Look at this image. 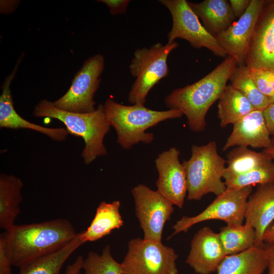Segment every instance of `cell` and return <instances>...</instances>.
Masks as SVG:
<instances>
[{
    "instance_id": "cell-1",
    "label": "cell",
    "mask_w": 274,
    "mask_h": 274,
    "mask_svg": "<svg viewBox=\"0 0 274 274\" xmlns=\"http://www.w3.org/2000/svg\"><path fill=\"white\" fill-rule=\"evenodd\" d=\"M12 266L19 268L57 251L75 238L78 233L65 219L15 225L5 231Z\"/></svg>"
},
{
    "instance_id": "cell-2",
    "label": "cell",
    "mask_w": 274,
    "mask_h": 274,
    "mask_svg": "<svg viewBox=\"0 0 274 274\" xmlns=\"http://www.w3.org/2000/svg\"><path fill=\"white\" fill-rule=\"evenodd\" d=\"M236 65V59L227 56L199 80L172 91L165 97V105L169 109L179 110L185 115L192 131H202L207 125L206 116L209 109L219 99Z\"/></svg>"
},
{
    "instance_id": "cell-3",
    "label": "cell",
    "mask_w": 274,
    "mask_h": 274,
    "mask_svg": "<svg viewBox=\"0 0 274 274\" xmlns=\"http://www.w3.org/2000/svg\"><path fill=\"white\" fill-rule=\"evenodd\" d=\"M106 119L116 130L117 142L123 149H130L140 142L149 144L154 140L153 133L146 131L161 122L181 118L179 110L155 111L142 105H123L108 98L103 105Z\"/></svg>"
},
{
    "instance_id": "cell-4",
    "label": "cell",
    "mask_w": 274,
    "mask_h": 274,
    "mask_svg": "<svg viewBox=\"0 0 274 274\" xmlns=\"http://www.w3.org/2000/svg\"><path fill=\"white\" fill-rule=\"evenodd\" d=\"M33 115L58 120L64 124L68 133L81 137L85 142L82 157L86 164L98 156L107 155L103 142L111 126L106 119L103 105L99 104L92 112L79 113L58 109L53 102L43 99L35 106Z\"/></svg>"
},
{
    "instance_id": "cell-5",
    "label": "cell",
    "mask_w": 274,
    "mask_h": 274,
    "mask_svg": "<svg viewBox=\"0 0 274 274\" xmlns=\"http://www.w3.org/2000/svg\"><path fill=\"white\" fill-rule=\"evenodd\" d=\"M226 161L219 155L216 141L193 145L190 158L183 162L187 182V199L200 200L204 195L217 196L226 190L222 181Z\"/></svg>"
},
{
    "instance_id": "cell-6",
    "label": "cell",
    "mask_w": 274,
    "mask_h": 274,
    "mask_svg": "<svg viewBox=\"0 0 274 274\" xmlns=\"http://www.w3.org/2000/svg\"><path fill=\"white\" fill-rule=\"evenodd\" d=\"M178 46L176 41L164 45L158 42L134 51L129 65L130 74L135 78L128 93L130 104L144 105L150 91L168 75L167 58Z\"/></svg>"
},
{
    "instance_id": "cell-7",
    "label": "cell",
    "mask_w": 274,
    "mask_h": 274,
    "mask_svg": "<svg viewBox=\"0 0 274 274\" xmlns=\"http://www.w3.org/2000/svg\"><path fill=\"white\" fill-rule=\"evenodd\" d=\"M175 250L144 238H135L128 243V250L120 263L122 274H178Z\"/></svg>"
},
{
    "instance_id": "cell-8",
    "label": "cell",
    "mask_w": 274,
    "mask_h": 274,
    "mask_svg": "<svg viewBox=\"0 0 274 274\" xmlns=\"http://www.w3.org/2000/svg\"><path fill=\"white\" fill-rule=\"evenodd\" d=\"M169 11L172 27L167 34L168 42L181 39L195 48H206L221 57H227L225 50L216 39L200 23L199 18L186 0H159Z\"/></svg>"
},
{
    "instance_id": "cell-9",
    "label": "cell",
    "mask_w": 274,
    "mask_h": 274,
    "mask_svg": "<svg viewBox=\"0 0 274 274\" xmlns=\"http://www.w3.org/2000/svg\"><path fill=\"white\" fill-rule=\"evenodd\" d=\"M252 191L251 186L239 189H226L199 214L192 217L184 216L177 221L169 238L179 233L187 232L192 226L208 220H219L229 225L243 224Z\"/></svg>"
},
{
    "instance_id": "cell-10",
    "label": "cell",
    "mask_w": 274,
    "mask_h": 274,
    "mask_svg": "<svg viewBox=\"0 0 274 274\" xmlns=\"http://www.w3.org/2000/svg\"><path fill=\"white\" fill-rule=\"evenodd\" d=\"M105 59L99 54L86 59L77 73L67 92L53 102L58 109L79 113H91L96 109L93 97L104 71Z\"/></svg>"
},
{
    "instance_id": "cell-11",
    "label": "cell",
    "mask_w": 274,
    "mask_h": 274,
    "mask_svg": "<svg viewBox=\"0 0 274 274\" xmlns=\"http://www.w3.org/2000/svg\"><path fill=\"white\" fill-rule=\"evenodd\" d=\"M135 215L143 231L144 239L161 243L164 225L174 211V204L157 190L143 184L131 190Z\"/></svg>"
},
{
    "instance_id": "cell-12",
    "label": "cell",
    "mask_w": 274,
    "mask_h": 274,
    "mask_svg": "<svg viewBox=\"0 0 274 274\" xmlns=\"http://www.w3.org/2000/svg\"><path fill=\"white\" fill-rule=\"evenodd\" d=\"M180 151L176 147L159 154L155 160L158 173L157 190L180 209L183 207L187 193L186 175L179 160Z\"/></svg>"
},
{
    "instance_id": "cell-13",
    "label": "cell",
    "mask_w": 274,
    "mask_h": 274,
    "mask_svg": "<svg viewBox=\"0 0 274 274\" xmlns=\"http://www.w3.org/2000/svg\"><path fill=\"white\" fill-rule=\"evenodd\" d=\"M265 1L252 0L245 13L226 30L215 38L226 52L234 57L237 66L245 65L250 42Z\"/></svg>"
},
{
    "instance_id": "cell-14",
    "label": "cell",
    "mask_w": 274,
    "mask_h": 274,
    "mask_svg": "<svg viewBox=\"0 0 274 274\" xmlns=\"http://www.w3.org/2000/svg\"><path fill=\"white\" fill-rule=\"evenodd\" d=\"M245 64L251 68L274 71V2H270L265 8L263 7L258 17Z\"/></svg>"
},
{
    "instance_id": "cell-15",
    "label": "cell",
    "mask_w": 274,
    "mask_h": 274,
    "mask_svg": "<svg viewBox=\"0 0 274 274\" xmlns=\"http://www.w3.org/2000/svg\"><path fill=\"white\" fill-rule=\"evenodd\" d=\"M226 256L219 234L204 226L193 236L186 262L197 274H211Z\"/></svg>"
},
{
    "instance_id": "cell-16",
    "label": "cell",
    "mask_w": 274,
    "mask_h": 274,
    "mask_svg": "<svg viewBox=\"0 0 274 274\" xmlns=\"http://www.w3.org/2000/svg\"><path fill=\"white\" fill-rule=\"evenodd\" d=\"M270 136L263 111L254 110L233 124L222 150L237 146L264 149L270 145Z\"/></svg>"
},
{
    "instance_id": "cell-17",
    "label": "cell",
    "mask_w": 274,
    "mask_h": 274,
    "mask_svg": "<svg viewBox=\"0 0 274 274\" xmlns=\"http://www.w3.org/2000/svg\"><path fill=\"white\" fill-rule=\"evenodd\" d=\"M21 60L20 59L18 60L13 71L7 77L2 85L0 95V127L31 129L45 134L54 141H64L68 134L66 128H49L32 123L23 118L15 111L10 85Z\"/></svg>"
},
{
    "instance_id": "cell-18",
    "label": "cell",
    "mask_w": 274,
    "mask_h": 274,
    "mask_svg": "<svg viewBox=\"0 0 274 274\" xmlns=\"http://www.w3.org/2000/svg\"><path fill=\"white\" fill-rule=\"evenodd\" d=\"M245 220L255 231V246L263 247V234L274 220V182L258 185L250 195Z\"/></svg>"
},
{
    "instance_id": "cell-19",
    "label": "cell",
    "mask_w": 274,
    "mask_h": 274,
    "mask_svg": "<svg viewBox=\"0 0 274 274\" xmlns=\"http://www.w3.org/2000/svg\"><path fill=\"white\" fill-rule=\"evenodd\" d=\"M203 27L215 37L228 29L236 19L229 1L204 0L200 3L188 2Z\"/></svg>"
},
{
    "instance_id": "cell-20",
    "label": "cell",
    "mask_w": 274,
    "mask_h": 274,
    "mask_svg": "<svg viewBox=\"0 0 274 274\" xmlns=\"http://www.w3.org/2000/svg\"><path fill=\"white\" fill-rule=\"evenodd\" d=\"M23 183L18 177L1 173L0 175V228L11 229L20 212Z\"/></svg>"
},
{
    "instance_id": "cell-21",
    "label": "cell",
    "mask_w": 274,
    "mask_h": 274,
    "mask_svg": "<svg viewBox=\"0 0 274 274\" xmlns=\"http://www.w3.org/2000/svg\"><path fill=\"white\" fill-rule=\"evenodd\" d=\"M120 207L118 200L101 202L90 225L86 230L80 232L83 243L96 241L109 235L113 230L120 228L123 224Z\"/></svg>"
},
{
    "instance_id": "cell-22",
    "label": "cell",
    "mask_w": 274,
    "mask_h": 274,
    "mask_svg": "<svg viewBox=\"0 0 274 274\" xmlns=\"http://www.w3.org/2000/svg\"><path fill=\"white\" fill-rule=\"evenodd\" d=\"M266 268L264 246H254L241 253L226 256L216 272L217 274H263Z\"/></svg>"
},
{
    "instance_id": "cell-23",
    "label": "cell",
    "mask_w": 274,
    "mask_h": 274,
    "mask_svg": "<svg viewBox=\"0 0 274 274\" xmlns=\"http://www.w3.org/2000/svg\"><path fill=\"white\" fill-rule=\"evenodd\" d=\"M83 244L78 233L75 238L62 248L20 267L19 274H60L64 263Z\"/></svg>"
},
{
    "instance_id": "cell-24",
    "label": "cell",
    "mask_w": 274,
    "mask_h": 274,
    "mask_svg": "<svg viewBox=\"0 0 274 274\" xmlns=\"http://www.w3.org/2000/svg\"><path fill=\"white\" fill-rule=\"evenodd\" d=\"M255 108L239 91L230 84L226 85L219 98L218 117L220 125H232Z\"/></svg>"
},
{
    "instance_id": "cell-25",
    "label": "cell",
    "mask_w": 274,
    "mask_h": 274,
    "mask_svg": "<svg viewBox=\"0 0 274 274\" xmlns=\"http://www.w3.org/2000/svg\"><path fill=\"white\" fill-rule=\"evenodd\" d=\"M227 164L223 175L224 180L248 172L272 161L263 152L252 150L245 146L235 147L229 151Z\"/></svg>"
},
{
    "instance_id": "cell-26",
    "label": "cell",
    "mask_w": 274,
    "mask_h": 274,
    "mask_svg": "<svg viewBox=\"0 0 274 274\" xmlns=\"http://www.w3.org/2000/svg\"><path fill=\"white\" fill-rule=\"evenodd\" d=\"M218 234L226 256L241 253L255 246V231L246 224L227 225L220 228Z\"/></svg>"
},
{
    "instance_id": "cell-27",
    "label": "cell",
    "mask_w": 274,
    "mask_h": 274,
    "mask_svg": "<svg viewBox=\"0 0 274 274\" xmlns=\"http://www.w3.org/2000/svg\"><path fill=\"white\" fill-rule=\"evenodd\" d=\"M230 85L239 91L256 110L263 111L270 104L268 98L257 87L251 76V69L247 65H236L229 80Z\"/></svg>"
},
{
    "instance_id": "cell-28",
    "label": "cell",
    "mask_w": 274,
    "mask_h": 274,
    "mask_svg": "<svg viewBox=\"0 0 274 274\" xmlns=\"http://www.w3.org/2000/svg\"><path fill=\"white\" fill-rule=\"evenodd\" d=\"M226 189H239L274 182V161H270L248 172L224 181Z\"/></svg>"
},
{
    "instance_id": "cell-29",
    "label": "cell",
    "mask_w": 274,
    "mask_h": 274,
    "mask_svg": "<svg viewBox=\"0 0 274 274\" xmlns=\"http://www.w3.org/2000/svg\"><path fill=\"white\" fill-rule=\"evenodd\" d=\"M83 269L85 274H122L120 263L113 257L109 245L101 254L90 251L84 259Z\"/></svg>"
},
{
    "instance_id": "cell-30",
    "label": "cell",
    "mask_w": 274,
    "mask_h": 274,
    "mask_svg": "<svg viewBox=\"0 0 274 274\" xmlns=\"http://www.w3.org/2000/svg\"><path fill=\"white\" fill-rule=\"evenodd\" d=\"M251 76L258 89L268 98L274 93V71L259 68H251Z\"/></svg>"
},
{
    "instance_id": "cell-31",
    "label": "cell",
    "mask_w": 274,
    "mask_h": 274,
    "mask_svg": "<svg viewBox=\"0 0 274 274\" xmlns=\"http://www.w3.org/2000/svg\"><path fill=\"white\" fill-rule=\"evenodd\" d=\"M12 262L5 232L0 235V274H12Z\"/></svg>"
},
{
    "instance_id": "cell-32",
    "label": "cell",
    "mask_w": 274,
    "mask_h": 274,
    "mask_svg": "<svg viewBox=\"0 0 274 274\" xmlns=\"http://www.w3.org/2000/svg\"><path fill=\"white\" fill-rule=\"evenodd\" d=\"M107 5L112 15H116L125 14L129 0H100L98 1Z\"/></svg>"
},
{
    "instance_id": "cell-33",
    "label": "cell",
    "mask_w": 274,
    "mask_h": 274,
    "mask_svg": "<svg viewBox=\"0 0 274 274\" xmlns=\"http://www.w3.org/2000/svg\"><path fill=\"white\" fill-rule=\"evenodd\" d=\"M252 0L229 1L232 11L236 18L241 17L249 8Z\"/></svg>"
},
{
    "instance_id": "cell-34",
    "label": "cell",
    "mask_w": 274,
    "mask_h": 274,
    "mask_svg": "<svg viewBox=\"0 0 274 274\" xmlns=\"http://www.w3.org/2000/svg\"><path fill=\"white\" fill-rule=\"evenodd\" d=\"M263 112L269 134L274 136V104H269Z\"/></svg>"
},
{
    "instance_id": "cell-35",
    "label": "cell",
    "mask_w": 274,
    "mask_h": 274,
    "mask_svg": "<svg viewBox=\"0 0 274 274\" xmlns=\"http://www.w3.org/2000/svg\"><path fill=\"white\" fill-rule=\"evenodd\" d=\"M268 274H274V243L264 244Z\"/></svg>"
},
{
    "instance_id": "cell-36",
    "label": "cell",
    "mask_w": 274,
    "mask_h": 274,
    "mask_svg": "<svg viewBox=\"0 0 274 274\" xmlns=\"http://www.w3.org/2000/svg\"><path fill=\"white\" fill-rule=\"evenodd\" d=\"M84 259L82 256H78L71 264L67 266L65 274H81Z\"/></svg>"
},
{
    "instance_id": "cell-37",
    "label": "cell",
    "mask_w": 274,
    "mask_h": 274,
    "mask_svg": "<svg viewBox=\"0 0 274 274\" xmlns=\"http://www.w3.org/2000/svg\"><path fill=\"white\" fill-rule=\"evenodd\" d=\"M263 242L264 244L274 243V224L270 225L265 230Z\"/></svg>"
},
{
    "instance_id": "cell-38",
    "label": "cell",
    "mask_w": 274,
    "mask_h": 274,
    "mask_svg": "<svg viewBox=\"0 0 274 274\" xmlns=\"http://www.w3.org/2000/svg\"><path fill=\"white\" fill-rule=\"evenodd\" d=\"M262 152L271 160H274V136L271 138L270 145L268 148L263 149Z\"/></svg>"
},
{
    "instance_id": "cell-39",
    "label": "cell",
    "mask_w": 274,
    "mask_h": 274,
    "mask_svg": "<svg viewBox=\"0 0 274 274\" xmlns=\"http://www.w3.org/2000/svg\"><path fill=\"white\" fill-rule=\"evenodd\" d=\"M268 99H269L270 104H274V93L271 97L268 98Z\"/></svg>"
},
{
    "instance_id": "cell-40",
    "label": "cell",
    "mask_w": 274,
    "mask_h": 274,
    "mask_svg": "<svg viewBox=\"0 0 274 274\" xmlns=\"http://www.w3.org/2000/svg\"></svg>"
}]
</instances>
